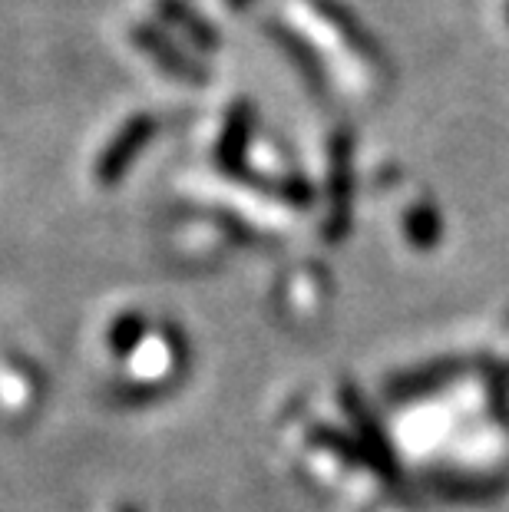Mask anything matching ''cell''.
I'll return each instance as SVG.
<instances>
[{"instance_id":"3957f363","label":"cell","mask_w":509,"mask_h":512,"mask_svg":"<svg viewBox=\"0 0 509 512\" xmlns=\"http://www.w3.org/2000/svg\"><path fill=\"white\" fill-rule=\"evenodd\" d=\"M314 7L321 10V17L328 20V24H334L344 34V40L351 43V47L361 53V57H367V60H381V50L374 47V37L367 34L364 30V24L357 20L354 14L344 4H338V0H311Z\"/></svg>"},{"instance_id":"7a4b0ae2","label":"cell","mask_w":509,"mask_h":512,"mask_svg":"<svg viewBox=\"0 0 509 512\" xmlns=\"http://www.w3.org/2000/svg\"><path fill=\"white\" fill-rule=\"evenodd\" d=\"M156 4H159V14L166 17L169 24H176L196 47H202V50L219 47V30H215L189 0H156Z\"/></svg>"},{"instance_id":"5b68a950","label":"cell","mask_w":509,"mask_h":512,"mask_svg":"<svg viewBox=\"0 0 509 512\" xmlns=\"http://www.w3.org/2000/svg\"><path fill=\"white\" fill-rule=\"evenodd\" d=\"M506 20H509V4H506Z\"/></svg>"},{"instance_id":"6da1fadb","label":"cell","mask_w":509,"mask_h":512,"mask_svg":"<svg viewBox=\"0 0 509 512\" xmlns=\"http://www.w3.org/2000/svg\"><path fill=\"white\" fill-rule=\"evenodd\" d=\"M133 37L139 43V50H146L156 63H162L172 76H182V80H205V73L199 70V63H192L186 53H182L176 43H169V37H162L156 27H136Z\"/></svg>"},{"instance_id":"277c9868","label":"cell","mask_w":509,"mask_h":512,"mask_svg":"<svg viewBox=\"0 0 509 512\" xmlns=\"http://www.w3.org/2000/svg\"><path fill=\"white\" fill-rule=\"evenodd\" d=\"M252 0H225V7H232V10H245Z\"/></svg>"}]
</instances>
